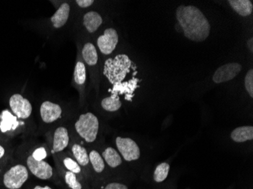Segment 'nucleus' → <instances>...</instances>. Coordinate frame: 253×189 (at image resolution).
Segmentation results:
<instances>
[{
    "label": "nucleus",
    "mask_w": 253,
    "mask_h": 189,
    "mask_svg": "<svg viewBox=\"0 0 253 189\" xmlns=\"http://www.w3.org/2000/svg\"><path fill=\"white\" fill-rule=\"evenodd\" d=\"M245 86L250 97H253V70L251 69L247 72L245 77Z\"/></svg>",
    "instance_id": "nucleus-25"
},
{
    "label": "nucleus",
    "mask_w": 253,
    "mask_h": 189,
    "mask_svg": "<svg viewBox=\"0 0 253 189\" xmlns=\"http://www.w3.org/2000/svg\"><path fill=\"white\" fill-rule=\"evenodd\" d=\"M63 163L67 170H68V171L72 172V173H75V174L76 173H80L82 171V169H81V167H80L78 162L75 161L71 157H65L64 159Z\"/></svg>",
    "instance_id": "nucleus-24"
},
{
    "label": "nucleus",
    "mask_w": 253,
    "mask_h": 189,
    "mask_svg": "<svg viewBox=\"0 0 253 189\" xmlns=\"http://www.w3.org/2000/svg\"><path fill=\"white\" fill-rule=\"evenodd\" d=\"M5 149H4L2 146H0V159L3 157L4 154H5Z\"/></svg>",
    "instance_id": "nucleus-30"
},
{
    "label": "nucleus",
    "mask_w": 253,
    "mask_h": 189,
    "mask_svg": "<svg viewBox=\"0 0 253 189\" xmlns=\"http://www.w3.org/2000/svg\"><path fill=\"white\" fill-rule=\"evenodd\" d=\"M70 5L67 2H64L60 5L50 18L54 28L59 29L66 24L70 15Z\"/></svg>",
    "instance_id": "nucleus-12"
},
{
    "label": "nucleus",
    "mask_w": 253,
    "mask_h": 189,
    "mask_svg": "<svg viewBox=\"0 0 253 189\" xmlns=\"http://www.w3.org/2000/svg\"><path fill=\"white\" fill-rule=\"evenodd\" d=\"M102 157L109 167L116 168L122 163V157L119 152L112 147L107 148L102 152Z\"/></svg>",
    "instance_id": "nucleus-17"
},
{
    "label": "nucleus",
    "mask_w": 253,
    "mask_h": 189,
    "mask_svg": "<svg viewBox=\"0 0 253 189\" xmlns=\"http://www.w3.org/2000/svg\"><path fill=\"white\" fill-rule=\"evenodd\" d=\"M40 113L44 123H51L56 121L61 117L62 109L60 105L58 104L45 101L41 105Z\"/></svg>",
    "instance_id": "nucleus-10"
},
{
    "label": "nucleus",
    "mask_w": 253,
    "mask_h": 189,
    "mask_svg": "<svg viewBox=\"0 0 253 189\" xmlns=\"http://www.w3.org/2000/svg\"><path fill=\"white\" fill-rule=\"evenodd\" d=\"M231 139L235 143H245L253 139V126H244L236 128L231 134Z\"/></svg>",
    "instance_id": "nucleus-15"
},
{
    "label": "nucleus",
    "mask_w": 253,
    "mask_h": 189,
    "mask_svg": "<svg viewBox=\"0 0 253 189\" xmlns=\"http://www.w3.org/2000/svg\"><path fill=\"white\" fill-rule=\"evenodd\" d=\"M242 65L238 63H229L222 65L216 70L212 79L215 83L227 82L231 80L240 74Z\"/></svg>",
    "instance_id": "nucleus-9"
},
{
    "label": "nucleus",
    "mask_w": 253,
    "mask_h": 189,
    "mask_svg": "<svg viewBox=\"0 0 253 189\" xmlns=\"http://www.w3.org/2000/svg\"><path fill=\"white\" fill-rule=\"evenodd\" d=\"M104 189H128V188L122 183H112L108 184Z\"/></svg>",
    "instance_id": "nucleus-27"
},
{
    "label": "nucleus",
    "mask_w": 253,
    "mask_h": 189,
    "mask_svg": "<svg viewBox=\"0 0 253 189\" xmlns=\"http://www.w3.org/2000/svg\"><path fill=\"white\" fill-rule=\"evenodd\" d=\"M179 25L186 38L193 42H203L210 34V22L204 14L193 5H180L176 11Z\"/></svg>",
    "instance_id": "nucleus-1"
},
{
    "label": "nucleus",
    "mask_w": 253,
    "mask_h": 189,
    "mask_svg": "<svg viewBox=\"0 0 253 189\" xmlns=\"http://www.w3.org/2000/svg\"><path fill=\"white\" fill-rule=\"evenodd\" d=\"M69 143V135L68 129L63 126L58 127L54 133L52 149L54 152H61L68 147Z\"/></svg>",
    "instance_id": "nucleus-11"
},
{
    "label": "nucleus",
    "mask_w": 253,
    "mask_h": 189,
    "mask_svg": "<svg viewBox=\"0 0 253 189\" xmlns=\"http://www.w3.org/2000/svg\"><path fill=\"white\" fill-rule=\"evenodd\" d=\"M119 42V34L114 28H107L104 34L97 39L99 50L104 55H110L116 49Z\"/></svg>",
    "instance_id": "nucleus-8"
},
{
    "label": "nucleus",
    "mask_w": 253,
    "mask_h": 189,
    "mask_svg": "<svg viewBox=\"0 0 253 189\" xmlns=\"http://www.w3.org/2000/svg\"><path fill=\"white\" fill-rule=\"evenodd\" d=\"M116 143L119 152L126 161H133L140 158V147L133 139L119 136L116 138Z\"/></svg>",
    "instance_id": "nucleus-5"
},
{
    "label": "nucleus",
    "mask_w": 253,
    "mask_h": 189,
    "mask_svg": "<svg viewBox=\"0 0 253 189\" xmlns=\"http://www.w3.org/2000/svg\"><path fill=\"white\" fill-rule=\"evenodd\" d=\"M86 67L82 62H77L75 65V72H74V79L75 82L78 85L84 84L86 81Z\"/></svg>",
    "instance_id": "nucleus-22"
},
{
    "label": "nucleus",
    "mask_w": 253,
    "mask_h": 189,
    "mask_svg": "<svg viewBox=\"0 0 253 189\" xmlns=\"http://www.w3.org/2000/svg\"><path fill=\"white\" fill-rule=\"evenodd\" d=\"M99 126L97 116L90 112L81 115L75 125L78 134L88 143H93L96 140Z\"/></svg>",
    "instance_id": "nucleus-3"
},
{
    "label": "nucleus",
    "mask_w": 253,
    "mask_h": 189,
    "mask_svg": "<svg viewBox=\"0 0 253 189\" xmlns=\"http://www.w3.org/2000/svg\"><path fill=\"white\" fill-rule=\"evenodd\" d=\"M170 170V165L167 163H162L158 165L155 170L153 179L156 183H163L167 179Z\"/></svg>",
    "instance_id": "nucleus-21"
},
{
    "label": "nucleus",
    "mask_w": 253,
    "mask_h": 189,
    "mask_svg": "<svg viewBox=\"0 0 253 189\" xmlns=\"http://www.w3.org/2000/svg\"><path fill=\"white\" fill-rule=\"evenodd\" d=\"M82 56L84 60L89 66H94L97 64L98 54L96 47L91 42H87L84 45L82 49Z\"/></svg>",
    "instance_id": "nucleus-16"
},
{
    "label": "nucleus",
    "mask_w": 253,
    "mask_h": 189,
    "mask_svg": "<svg viewBox=\"0 0 253 189\" xmlns=\"http://www.w3.org/2000/svg\"><path fill=\"white\" fill-rule=\"evenodd\" d=\"M74 157L76 159L77 162L80 166H86L89 163V153L86 151L85 148L82 147L78 144L73 145L72 148Z\"/></svg>",
    "instance_id": "nucleus-18"
},
{
    "label": "nucleus",
    "mask_w": 253,
    "mask_h": 189,
    "mask_svg": "<svg viewBox=\"0 0 253 189\" xmlns=\"http://www.w3.org/2000/svg\"><path fill=\"white\" fill-rule=\"evenodd\" d=\"M132 62L125 54L116 55L115 58H109L105 62L103 75L112 84L120 83L130 72Z\"/></svg>",
    "instance_id": "nucleus-2"
},
{
    "label": "nucleus",
    "mask_w": 253,
    "mask_h": 189,
    "mask_svg": "<svg viewBox=\"0 0 253 189\" xmlns=\"http://www.w3.org/2000/svg\"><path fill=\"white\" fill-rule=\"evenodd\" d=\"M29 173L25 166L15 165L5 172L3 184L8 189H19L28 180Z\"/></svg>",
    "instance_id": "nucleus-4"
},
{
    "label": "nucleus",
    "mask_w": 253,
    "mask_h": 189,
    "mask_svg": "<svg viewBox=\"0 0 253 189\" xmlns=\"http://www.w3.org/2000/svg\"><path fill=\"white\" fill-rule=\"evenodd\" d=\"M228 2L240 16L247 17L253 13V2L250 0H229Z\"/></svg>",
    "instance_id": "nucleus-14"
},
{
    "label": "nucleus",
    "mask_w": 253,
    "mask_h": 189,
    "mask_svg": "<svg viewBox=\"0 0 253 189\" xmlns=\"http://www.w3.org/2000/svg\"><path fill=\"white\" fill-rule=\"evenodd\" d=\"M27 166L31 173L40 180H47L53 175V169L45 160H37L29 156L27 159Z\"/></svg>",
    "instance_id": "nucleus-7"
},
{
    "label": "nucleus",
    "mask_w": 253,
    "mask_h": 189,
    "mask_svg": "<svg viewBox=\"0 0 253 189\" xmlns=\"http://www.w3.org/2000/svg\"><path fill=\"white\" fill-rule=\"evenodd\" d=\"M76 2L81 8H87L93 5L94 1L93 0H77Z\"/></svg>",
    "instance_id": "nucleus-28"
},
{
    "label": "nucleus",
    "mask_w": 253,
    "mask_h": 189,
    "mask_svg": "<svg viewBox=\"0 0 253 189\" xmlns=\"http://www.w3.org/2000/svg\"><path fill=\"white\" fill-rule=\"evenodd\" d=\"M102 16L96 11H91L84 15L83 24L89 33H94L102 24Z\"/></svg>",
    "instance_id": "nucleus-13"
},
{
    "label": "nucleus",
    "mask_w": 253,
    "mask_h": 189,
    "mask_svg": "<svg viewBox=\"0 0 253 189\" xmlns=\"http://www.w3.org/2000/svg\"><path fill=\"white\" fill-rule=\"evenodd\" d=\"M89 162L96 173H102L105 169V162L97 151H91L89 153Z\"/></svg>",
    "instance_id": "nucleus-20"
},
{
    "label": "nucleus",
    "mask_w": 253,
    "mask_h": 189,
    "mask_svg": "<svg viewBox=\"0 0 253 189\" xmlns=\"http://www.w3.org/2000/svg\"><path fill=\"white\" fill-rule=\"evenodd\" d=\"M248 48L250 49V52H253V39L251 38L250 40L248 41Z\"/></svg>",
    "instance_id": "nucleus-29"
},
{
    "label": "nucleus",
    "mask_w": 253,
    "mask_h": 189,
    "mask_svg": "<svg viewBox=\"0 0 253 189\" xmlns=\"http://www.w3.org/2000/svg\"><path fill=\"white\" fill-rule=\"evenodd\" d=\"M47 153L45 151V149L44 148H39L34 151L32 153V157L37 160H42L46 157Z\"/></svg>",
    "instance_id": "nucleus-26"
},
{
    "label": "nucleus",
    "mask_w": 253,
    "mask_h": 189,
    "mask_svg": "<svg viewBox=\"0 0 253 189\" xmlns=\"http://www.w3.org/2000/svg\"><path fill=\"white\" fill-rule=\"evenodd\" d=\"M65 180L68 187L72 189H82V186L79 181L77 180L75 173L68 171L65 173Z\"/></svg>",
    "instance_id": "nucleus-23"
},
{
    "label": "nucleus",
    "mask_w": 253,
    "mask_h": 189,
    "mask_svg": "<svg viewBox=\"0 0 253 189\" xmlns=\"http://www.w3.org/2000/svg\"><path fill=\"white\" fill-rule=\"evenodd\" d=\"M34 189H51L50 187H49V186H44V187H42V186H37L36 187L34 188Z\"/></svg>",
    "instance_id": "nucleus-31"
},
{
    "label": "nucleus",
    "mask_w": 253,
    "mask_h": 189,
    "mask_svg": "<svg viewBox=\"0 0 253 189\" xmlns=\"http://www.w3.org/2000/svg\"><path fill=\"white\" fill-rule=\"evenodd\" d=\"M122 105L120 99L116 95H112L110 97L105 98L101 102L102 109L109 112H117L122 107Z\"/></svg>",
    "instance_id": "nucleus-19"
},
{
    "label": "nucleus",
    "mask_w": 253,
    "mask_h": 189,
    "mask_svg": "<svg viewBox=\"0 0 253 189\" xmlns=\"http://www.w3.org/2000/svg\"><path fill=\"white\" fill-rule=\"evenodd\" d=\"M9 105L12 112L20 119H28L32 113L33 108L31 102L20 94H14L11 96Z\"/></svg>",
    "instance_id": "nucleus-6"
}]
</instances>
